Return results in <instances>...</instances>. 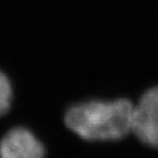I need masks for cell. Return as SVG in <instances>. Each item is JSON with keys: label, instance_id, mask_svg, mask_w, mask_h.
Here are the masks:
<instances>
[{"label": "cell", "instance_id": "1", "mask_svg": "<svg viewBox=\"0 0 158 158\" xmlns=\"http://www.w3.org/2000/svg\"><path fill=\"white\" fill-rule=\"evenodd\" d=\"M133 111L134 103L125 98L90 100L70 106L65 124L86 141H121L132 133Z\"/></svg>", "mask_w": 158, "mask_h": 158}, {"label": "cell", "instance_id": "2", "mask_svg": "<svg viewBox=\"0 0 158 158\" xmlns=\"http://www.w3.org/2000/svg\"><path fill=\"white\" fill-rule=\"evenodd\" d=\"M132 133L142 144L158 149V86L147 89L134 104Z\"/></svg>", "mask_w": 158, "mask_h": 158}, {"label": "cell", "instance_id": "4", "mask_svg": "<svg viewBox=\"0 0 158 158\" xmlns=\"http://www.w3.org/2000/svg\"><path fill=\"white\" fill-rule=\"evenodd\" d=\"M12 99V89L9 79L0 72V116L8 112Z\"/></svg>", "mask_w": 158, "mask_h": 158}, {"label": "cell", "instance_id": "3", "mask_svg": "<svg viewBox=\"0 0 158 158\" xmlns=\"http://www.w3.org/2000/svg\"><path fill=\"white\" fill-rule=\"evenodd\" d=\"M0 158H45V151L31 132L17 127L0 142Z\"/></svg>", "mask_w": 158, "mask_h": 158}]
</instances>
